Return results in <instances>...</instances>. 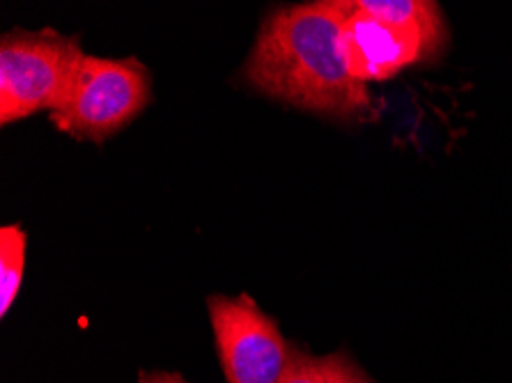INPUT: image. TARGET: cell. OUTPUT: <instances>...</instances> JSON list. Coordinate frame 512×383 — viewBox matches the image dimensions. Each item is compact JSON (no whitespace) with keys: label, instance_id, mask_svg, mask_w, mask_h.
<instances>
[{"label":"cell","instance_id":"1","mask_svg":"<svg viewBox=\"0 0 512 383\" xmlns=\"http://www.w3.org/2000/svg\"><path fill=\"white\" fill-rule=\"evenodd\" d=\"M349 0H320L269 14L246 60V81L304 111L370 120L372 97L349 74L343 26Z\"/></svg>","mask_w":512,"mask_h":383},{"label":"cell","instance_id":"2","mask_svg":"<svg viewBox=\"0 0 512 383\" xmlns=\"http://www.w3.org/2000/svg\"><path fill=\"white\" fill-rule=\"evenodd\" d=\"M85 58L79 39L12 30L0 39V124L58 111Z\"/></svg>","mask_w":512,"mask_h":383},{"label":"cell","instance_id":"3","mask_svg":"<svg viewBox=\"0 0 512 383\" xmlns=\"http://www.w3.org/2000/svg\"><path fill=\"white\" fill-rule=\"evenodd\" d=\"M152 99V78L136 58L85 56L76 81L51 122L72 138L102 143L134 122Z\"/></svg>","mask_w":512,"mask_h":383},{"label":"cell","instance_id":"4","mask_svg":"<svg viewBox=\"0 0 512 383\" xmlns=\"http://www.w3.org/2000/svg\"><path fill=\"white\" fill-rule=\"evenodd\" d=\"M207 306L228 383H276L281 379L292 349L278 324L251 296H212Z\"/></svg>","mask_w":512,"mask_h":383},{"label":"cell","instance_id":"5","mask_svg":"<svg viewBox=\"0 0 512 383\" xmlns=\"http://www.w3.org/2000/svg\"><path fill=\"white\" fill-rule=\"evenodd\" d=\"M441 46L411 28L356 10L349 0L343 26V56L352 78L359 83L389 81L402 69L434 58Z\"/></svg>","mask_w":512,"mask_h":383},{"label":"cell","instance_id":"6","mask_svg":"<svg viewBox=\"0 0 512 383\" xmlns=\"http://www.w3.org/2000/svg\"><path fill=\"white\" fill-rule=\"evenodd\" d=\"M352 3L356 10L391 21L395 26L416 30L439 46L444 44L446 28L437 3H430V0H352Z\"/></svg>","mask_w":512,"mask_h":383},{"label":"cell","instance_id":"7","mask_svg":"<svg viewBox=\"0 0 512 383\" xmlns=\"http://www.w3.org/2000/svg\"><path fill=\"white\" fill-rule=\"evenodd\" d=\"M26 244L28 237L21 225L0 228V312L3 317L10 312L21 289L23 269H26Z\"/></svg>","mask_w":512,"mask_h":383},{"label":"cell","instance_id":"8","mask_svg":"<svg viewBox=\"0 0 512 383\" xmlns=\"http://www.w3.org/2000/svg\"><path fill=\"white\" fill-rule=\"evenodd\" d=\"M276 383H331L327 358H313L301 351H292L285 372Z\"/></svg>","mask_w":512,"mask_h":383},{"label":"cell","instance_id":"9","mask_svg":"<svg viewBox=\"0 0 512 383\" xmlns=\"http://www.w3.org/2000/svg\"><path fill=\"white\" fill-rule=\"evenodd\" d=\"M329 381L331 383H370L356 367L347 361L345 356H327Z\"/></svg>","mask_w":512,"mask_h":383},{"label":"cell","instance_id":"10","mask_svg":"<svg viewBox=\"0 0 512 383\" xmlns=\"http://www.w3.org/2000/svg\"><path fill=\"white\" fill-rule=\"evenodd\" d=\"M138 383H189V381H184L180 374L175 372H145L141 374Z\"/></svg>","mask_w":512,"mask_h":383}]
</instances>
